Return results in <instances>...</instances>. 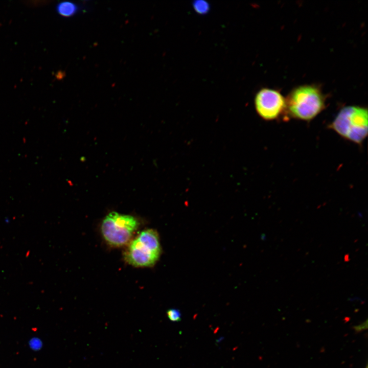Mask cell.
<instances>
[{
  "label": "cell",
  "instance_id": "3",
  "mask_svg": "<svg viewBox=\"0 0 368 368\" xmlns=\"http://www.w3.org/2000/svg\"><path fill=\"white\" fill-rule=\"evenodd\" d=\"M160 251L158 233L153 229H146L129 243L124 259L133 266L150 267L158 260Z\"/></svg>",
  "mask_w": 368,
  "mask_h": 368
},
{
  "label": "cell",
  "instance_id": "1",
  "mask_svg": "<svg viewBox=\"0 0 368 368\" xmlns=\"http://www.w3.org/2000/svg\"><path fill=\"white\" fill-rule=\"evenodd\" d=\"M284 118H290L310 121L326 107V100L321 90L316 86L304 85L291 91L285 99Z\"/></svg>",
  "mask_w": 368,
  "mask_h": 368
},
{
  "label": "cell",
  "instance_id": "2",
  "mask_svg": "<svg viewBox=\"0 0 368 368\" xmlns=\"http://www.w3.org/2000/svg\"><path fill=\"white\" fill-rule=\"evenodd\" d=\"M366 108L348 106L341 108L328 127L343 139L361 145L367 135Z\"/></svg>",
  "mask_w": 368,
  "mask_h": 368
},
{
  "label": "cell",
  "instance_id": "8",
  "mask_svg": "<svg viewBox=\"0 0 368 368\" xmlns=\"http://www.w3.org/2000/svg\"><path fill=\"white\" fill-rule=\"evenodd\" d=\"M168 318L172 321H179L181 319L180 311L175 309H169L167 312Z\"/></svg>",
  "mask_w": 368,
  "mask_h": 368
},
{
  "label": "cell",
  "instance_id": "4",
  "mask_svg": "<svg viewBox=\"0 0 368 368\" xmlns=\"http://www.w3.org/2000/svg\"><path fill=\"white\" fill-rule=\"evenodd\" d=\"M139 226V220L134 216L112 212L103 219L101 231L107 244L120 247L130 242Z\"/></svg>",
  "mask_w": 368,
  "mask_h": 368
},
{
  "label": "cell",
  "instance_id": "5",
  "mask_svg": "<svg viewBox=\"0 0 368 368\" xmlns=\"http://www.w3.org/2000/svg\"><path fill=\"white\" fill-rule=\"evenodd\" d=\"M255 106L258 114L262 119L274 120L285 114V99L277 90L263 88L255 96Z\"/></svg>",
  "mask_w": 368,
  "mask_h": 368
},
{
  "label": "cell",
  "instance_id": "6",
  "mask_svg": "<svg viewBox=\"0 0 368 368\" xmlns=\"http://www.w3.org/2000/svg\"><path fill=\"white\" fill-rule=\"evenodd\" d=\"M77 5L70 2H62L56 6L58 14L64 17H70L75 14L78 10Z\"/></svg>",
  "mask_w": 368,
  "mask_h": 368
},
{
  "label": "cell",
  "instance_id": "7",
  "mask_svg": "<svg viewBox=\"0 0 368 368\" xmlns=\"http://www.w3.org/2000/svg\"><path fill=\"white\" fill-rule=\"evenodd\" d=\"M193 7L195 12L199 14H205L210 10L209 4L203 0H196L193 3Z\"/></svg>",
  "mask_w": 368,
  "mask_h": 368
}]
</instances>
